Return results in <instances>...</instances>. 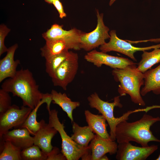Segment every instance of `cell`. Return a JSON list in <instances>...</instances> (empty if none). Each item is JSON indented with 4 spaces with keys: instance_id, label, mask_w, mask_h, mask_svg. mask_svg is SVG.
<instances>
[{
    "instance_id": "cell-1",
    "label": "cell",
    "mask_w": 160,
    "mask_h": 160,
    "mask_svg": "<svg viewBox=\"0 0 160 160\" xmlns=\"http://www.w3.org/2000/svg\"><path fill=\"white\" fill-rule=\"evenodd\" d=\"M1 88L12 93L22 100L23 105L32 109L36 107L43 98L50 93L44 94L39 90L32 73L28 69L17 71L14 77L5 80Z\"/></svg>"
},
{
    "instance_id": "cell-2",
    "label": "cell",
    "mask_w": 160,
    "mask_h": 160,
    "mask_svg": "<svg viewBox=\"0 0 160 160\" xmlns=\"http://www.w3.org/2000/svg\"><path fill=\"white\" fill-rule=\"evenodd\" d=\"M159 121L160 117H154L145 113L136 121L121 122L116 127V140L118 143L134 141L143 147L148 146V143L151 141L160 143V140L155 137L150 129L151 126Z\"/></svg>"
},
{
    "instance_id": "cell-3",
    "label": "cell",
    "mask_w": 160,
    "mask_h": 160,
    "mask_svg": "<svg viewBox=\"0 0 160 160\" xmlns=\"http://www.w3.org/2000/svg\"><path fill=\"white\" fill-rule=\"evenodd\" d=\"M135 65L121 69H114L112 74L115 80L120 83L118 91L120 96L128 94L134 103L144 106L145 103L140 91L141 87L144 84V74L137 70Z\"/></svg>"
},
{
    "instance_id": "cell-4",
    "label": "cell",
    "mask_w": 160,
    "mask_h": 160,
    "mask_svg": "<svg viewBox=\"0 0 160 160\" xmlns=\"http://www.w3.org/2000/svg\"><path fill=\"white\" fill-rule=\"evenodd\" d=\"M120 96L115 97L114 101L112 103L105 101L101 99L96 92L91 94L87 99L89 105L92 108L97 110L99 113H101L105 118L109 126L110 135L111 139L113 141L116 140L115 131L117 125L121 122L127 121L129 116L131 114L140 111H148L147 108L143 109H139L133 111H129L119 118L115 117L114 115V109L115 107H122L120 103Z\"/></svg>"
},
{
    "instance_id": "cell-5",
    "label": "cell",
    "mask_w": 160,
    "mask_h": 160,
    "mask_svg": "<svg viewBox=\"0 0 160 160\" xmlns=\"http://www.w3.org/2000/svg\"><path fill=\"white\" fill-rule=\"evenodd\" d=\"M49 124L55 129L59 133L62 140V152L67 160H91V152L89 146L82 148L74 142L64 130L63 123L60 121L58 111L52 109L48 111Z\"/></svg>"
},
{
    "instance_id": "cell-6",
    "label": "cell",
    "mask_w": 160,
    "mask_h": 160,
    "mask_svg": "<svg viewBox=\"0 0 160 160\" xmlns=\"http://www.w3.org/2000/svg\"><path fill=\"white\" fill-rule=\"evenodd\" d=\"M78 67V54L70 51L68 57L57 68L51 78L53 85L66 90L68 84L74 79Z\"/></svg>"
},
{
    "instance_id": "cell-7",
    "label": "cell",
    "mask_w": 160,
    "mask_h": 160,
    "mask_svg": "<svg viewBox=\"0 0 160 160\" xmlns=\"http://www.w3.org/2000/svg\"><path fill=\"white\" fill-rule=\"evenodd\" d=\"M97 24L96 28L91 32H85L81 38L80 44V49L90 51L104 44L105 40L110 39L109 28L105 25L103 20V14L100 13L96 9Z\"/></svg>"
},
{
    "instance_id": "cell-8",
    "label": "cell",
    "mask_w": 160,
    "mask_h": 160,
    "mask_svg": "<svg viewBox=\"0 0 160 160\" xmlns=\"http://www.w3.org/2000/svg\"><path fill=\"white\" fill-rule=\"evenodd\" d=\"M33 109L23 105L20 108L15 104L0 114V138L12 128H20Z\"/></svg>"
},
{
    "instance_id": "cell-9",
    "label": "cell",
    "mask_w": 160,
    "mask_h": 160,
    "mask_svg": "<svg viewBox=\"0 0 160 160\" xmlns=\"http://www.w3.org/2000/svg\"><path fill=\"white\" fill-rule=\"evenodd\" d=\"M109 34L110 36L109 41L100 46L99 49L100 51L105 53L111 51L119 52L128 56L134 61H136L134 56V53L136 52L160 48V44L143 47L134 46L126 40L119 39L117 36L115 30H111Z\"/></svg>"
},
{
    "instance_id": "cell-10",
    "label": "cell",
    "mask_w": 160,
    "mask_h": 160,
    "mask_svg": "<svg viewBox=\"0 0 160 160\" xmlns=\"http://www.w3.org/2000/svg\"><path fill=\"white\" fill-rule=\"evenodd\" d=\"M84 59L98 68L105 65L113 69H121L129 65L136 64L127 58L110 55L95 49L87 52Z\"/></svg>"
},
{
    "instance_id": "cell-11",
    "label": "cell",
    "mask_w": 160,
    "mask_h": 160,
    "mask_svg": "<svg viewBox=\"0 0 160 160\" xmlns=\"http://www.w3.org/2000/svg\"><path fill=\"white\" fill-rule=\"evenodd\" d=\"M116 158L118 160H145L158 148L157 145L139 147L129 142L118 143Z\"/></svg>"
},
{
    "instance_id": "cell-12",
    "label": "cell",
    "mask_w": 160,
    "mask_h": 160,
    "mask_svg": "<svg viewBox=\"0 0 160 160\" xmlns=\"http://www.w3.org/2000/svg\"><path fill=\"white\" fill-rule=\"evenodd\" d=\"M63 27V25L54 24L49 29L42 34V37L46 41L57 39L65 40L80 47L81 38L85 32L75 28L67 31L64 30Z\"/></svg>"
},
{
    "instance_id": "cell-13",
    "label": "cell",
    "mask_w": 160,
    "mask_h": 160,
    "mask_svg": "<svg viewBox=\"0 0 160 160\" xmlns=\"http://www.w3.org/2000/svg\"><path fill=\"white\" fill-rule=\"evenodd\" d=\"M91 152V160H99L107 153H116L118 145L115 141L105 139L95 134L89 145Z\"/></svg>"
},
{
    "instance_id": "cell-14",
    "label": "cell",
    "mask_w": 160,
    "mask_h": 160,
    "mask_svg": "<svg viewBox=\"0 0 160 160\" xmlns=\"http://www.w3.org/2000/svg\"><path fill=\"white\" fill-rule=\"evenodd\" d=\"M41 121V127L33 137V143L47 154L53 147L51 144L52 140L58 132L54 128L46 123L43 119Z\"/></svg>"
},
{
    "instance_id": "cell-15",
    "label": "cell",
    "mask_w": 160,
    "mask_h": 160,
    "mask_svg": "<svg viewBox=\"0 0 160 160\" xmlns=\"http://www.w3.org/2000/svg\"><path fill=\"white\" fill-rule=\"evenodd\" d=\"M18 45L15 44L9 47L6 56L0 60V82L7 78L14 76L17 71V68L20 64L19 60H14V56Z\"/></svg>"
},
{
    "instance_id": "cell-16",
    "label": "cell",
    "mask_w": 160,
    "mask_h": 160,
    "mask_svg": "<svg viewBox=\"0 0 160 160\" xmlns=\"http://www.w3.org/2000/svg\"><path fill=\"white\" fill-rule=\"evenodd\" d=\"M70 49L79 50L80 49L79 46L64 39L47 41L45 45L40 49L41 54L46 59Z\"/></svg>"
},
{
    "instance_id": "cell-17",
    "label": "cell",
    "mask_w": 160,
    "mask_h": 160,
    "mask_svg": "<svg viewBox=\"0 0 160 160\" xmlns=\"http://www.w3.org/2000/svg\"><path fill=\"white\" fill-rule=\"evenodd\" d=\"M30 135L26 128L15 129L7 132L0 139L10 141L22 150L34 144L33 137Z\"/></svg>"
},
{
    "instance_id": "cell-18",
    "label": "cell",
    "mask_w": 160,
    "mask_h": 160,
    "mask_svg": "<svg viewBox=\"0 0 160 160\" xmlns=\"http://www.w3.org/2000/svg\"><path fill=\"white\" fill-rule=\"evenodd\" d=\"M84 113L88 126L94 133L105 139H111L107 130L106 120L103 115L95 114L88 110L85 111Z\"/></svg>"
},
{
    "instance_id": "cell-19",
    "label": "cell",
    "mask_w": 160,
    "mask_h": 160,
    "mask_svg": "<svg viewBox=\"0 0 160 160\" xmlns=\"http://www.w3.org/2000/svg\"><path fill=\"white\" fill-rule=\"evenodd\" d=\"M144 87L140 91L143 96L152 91L157 95L160 94V64L154 68L148 70L144 73Z\"/></svg>"
},
{
    "instance_id": "cell-20",
    "label": "cell",
    "mask_w": 160,
    "mask_h": 160,
    "mask_svg": "<svg viewBox=\"0 0 160 160\" xmlns=\"http://www.w3.org/2000/svg\"><path fill=\"white\" fill-rule=\"evenodd\" d=\"M50 94L52 103L59 105L66 112L72 123L73 121V111L80 106V103L78 101H72L66 93L58 92L54 89L52 90Z\"/></svg>"
},
{
    "instance_id": "cell-21",
    "label": "cell",
    "mask_w": 160,
    "mask_h": 160,
    "mask_svg": "<svg viewBox=\"0 0 160 160\" xmlns=\"http://www.w3.org/2000/svg\"><path fill=\"white\" fill-rule=\"evenodd\" d=\"M52 101L51 94L48 97L43 99L37 106L32 110L20 128H26L30 134L35 135L41 126V121L38 122L36 119L37 112L39 108L41 105L45 103L47 104V108L48 111L50 110V105Z\"/></svg>"
},
{
    "instance_id": "cell-22",
    "label": "cell",
    "mask_w": 160,
    "mask_h": 160,
    "mask_svg": "<svg viewBox=\"0 0 160 160\" xmlns=\"http://www.w3.org/2000/svg\"><path fill=\"white\" fill-rule=\"evenodd\" d=\"M72 131L71 139L82 148L88 147L89 143L94 137L95 135L88 126H79L74 121L72 123Z\"/></svg>"
},
{
    "instance_id": "cell-23",
    "label": "cell",
    "mask_w": 160,
    "mask_h": 160,
    "mask_svg": "<svg viewBox=\"0 0 160 160\" xmlns=\"http://www.w3.org/2000/svg\"><path fill=\"white\" fill-rule=\"evenodd\" d=\"M142 58L138 64L137 70L144 73L155 64L160 62V48L151 52L143 51Z\"/></svg>"
},
{
    "instance_id": "cell-24",
    "label": "cell",
    "mask_w": 160,
    "mask_h": 160,
    "mask_svg": "<svg viewBox=\"0 0 160 160\" xmlns=\"http://www.w3.org/2000/svg\"><path fill=\"white\" fill-rule=\"evenodd\" d=\"M0 160H22V150L9 141L0 140Z\"/></svg>"
},
{
    "instance_id": "cell-25",
    "label": "cell",
    "mask_w": 160,
    "mask_h": 160,
    "mask_svg": "<svg viewBox=\"0 0 160 160\" xmlns=\"http://www.w3.org/2000/svg\"><path fill=\"white\" fill-rule=\"evenodd\" d=\"M70 52L68 50L65 51L45 59V71L51 78L57 68L68 57Z\"/></svg>"
},
{
    "instance_id": "cell-26",
    "label": "cell",
    "mask_w": 160,
    "mask_h": 160,
    "mask_svg": "<svg viewBox=\"0 0 160 160\" xmlns=\"http://www.w3.org/2000/svg\"><path fill=\"white\" fill-rule=\"evenodd\" d=\"M37 145H33L22 150L21 156L23 160H47V154Z\"/></svg>"
},
{
    "instance_id": "cell-27",
    "label": "cell",
    "mask_w": 160,
    "mask_h": 160,
    "mask_svg": "<svg viewBox=\"0 0 160 160\" xmlns=\"http://www.w3.org/2000/svg\"><path fill=\"white\" fill-rule=\"evenodd\" d=\"M9 92L0 89V114L7 111L12 105V99Z\"/></svg>"
},
{
    "instance_id": "cell-28",
    "label": "cell",
    "mask_w": 160,
    "mask_h": 160,
    "mask_svg": "<svg viewBox=\"0 0 160 160\" xmlns=\"http://www.w3.org/2000/svg\"><path fill=\"white\" fill-rule=\"evenodd\" d=\"M11 29L4 24L0 25V56L7 52L8 49L4 44L5 37L10 31Z\"/></svg>"
},
{
    "instance_id": "cell-29",
    "label": "cell",
    "mask_w": 160,
    "mask_h": 160,
    "mask_svg": "<svg viewBox=\"0 0 160 160\" xmlns=\"http://www.w3.org/2000/svg\"><path fill=\"white\" fill-rule=\"evenodd\" d=\"M47 160H67L64 154L57 147H53L52 150L47 154Z\"/></svg>"
},
{
    "instance_id": "cell-30",
    "label": "cell",
    "mask_w": 160,
    "mask_h": 160,
    "mask_svg": "<svg viewBox=\"0 0 160 160\" xmlns=\"http://www.w3.org/2000/svg\"><path fill=\"white\" fill-rule=\"evenodd\" d=\"M52 4L54 5L57 10L59 14V17L60 18L63 19L66 16V14L64 11L62 3L59 0H54Z\"/></svg>"
},
{
    "instance_id": "cell-31",
    "label": "cell",
    "mask_w": 160,
    "mask_h": 160,
    "mask_svg": "<svg viewBox=\"0 0 160 160\" xmlns=\"http://www.w3.org/2000/svg\"><path fill=\"white\" fill-rule=\"evenodd\" d=\"M150 41L151 42H153L155 43H159L160 42V38L156 39H149L140 40L135 41V43H137L140 42H147Z\"/></svg>"
},
{
    "instance_id": "cell-32",
    "label": "cell",
    "mask_w": 160,
    "mask_h": 160,
    "mask_svg": "<svg viewBox=\"0 0 160 160\" xmlns=\"http://www.w3.org/2000/svg\"><path fill=\"white\" fill-rule=\"evenodd\" d=\"M109 159L106 155V154L103 156L99 159V160H108Z\"/></svg>"
},
{
    "instance_id": "cell-33",
    "label": "cell",
    "mask_w": 160,
    "mask_h": 160,
    "mask_svg": "<svg viewBox=\"0 0 160 160\" xmlns=\"http://www.w3.org/2000/svg\"><path fill=\"white\" fill-rule=\"evenodd\" d=\"M47 3L49 4H52L53 1L54 0H44Z\"/></svg>"
},
{
    "instance_id": "cell-34",
    "label": "cell",
    "mask_w": 160,
    "mask_h": 160,
    "mask_svg": "<svg viewBox=\"0 0 160 160\" xmlns=\"http://www.w3.org/2000/svg\"><path fill=\"white\" fill-rule=\"evenodd\" d=\"M116 0H110L109 3V5L111 6Z\"/></svg>"
},
{
    "instance_id": "cell-35",
    "label": "cell",
    "mask_w": 160,
    "mask_h": 160,
    "mask_svg": "<svg viewBox=\"0 0 160 160\" xmlns=\"http://www.w3.org/2000/svg\"><path fill=\"white\" fill-rule=\"evenodd\" d=\"M156 160H160V154L159 155L158 157L156 159Z\"/></svg>"
}]
</instances>
